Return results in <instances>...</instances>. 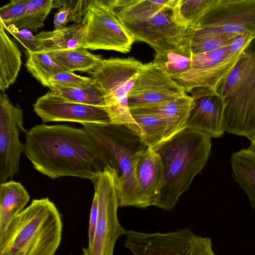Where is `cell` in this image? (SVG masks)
<instances>
[{
	"instance_id": "11",
	"label": "cell",
	"mask_w": 255,
	"mask_h": 255,
	"mask_svg": "<svg viewBox=\"0 0 255 255\" xmlns=\"http://www.w3.org/2000/svg\"><path fill=\"white\" fill-rule=\"evenodd\" d=\"M255 36V0H213L190 29Z\"/></svg>"
},
{
	"instance_id": "27",
	"label": "cell",
	"mask_w": 255,
	"mask_h": 255,
	"mask_svg": "<svg viewBox=\"0 0 255 255\" xmlns=\"http://www.w3.org/2000/svg\"><path fill=\"white\" fill-rule=\"evenodd\" d=\"M25 66L31 75L44 86L54 75L67 71L48 53L45 51H27Z\"/></svg>"
},
{
	"instance_id": "31",
	"label": "cell",
	"mask_w": 255,
	"mask_h": 255,
	"mask_svg": "<svg viewBox=\"0 0 255 255\" xmlns=\"http://www.w3.org/2000/svg\"><path fill=\"white\" fill-rule=\"evenodd\" d=\"M213 0H176L173 12L177 22L191 28L211 5Z\"/></svg>"
},
{
	"instance_id": "12",
	"label": "cell",
	"mask_w": 255,
	"mask_h": 255,
	"mask_svg": "<svg viewBox=\"0 0 255 255\" xmlns=\"http://www.w3.org/2000/svg\"><path fill=\"white\" fill-rule=\"evenodd\" d=\"M243 51L234 52L229 46L192 55L189 70L172 79L186 93L196 88L215 89L235 66Z\"/></svg>"
},
{
	"instance_id": "29",
	"label": "cell",
	"mask_w": 255,
	"mask_h": 255,
	"mask_svg": "<svg viewBox=\"0 0 255 255\" xmlns=\"http://www.w3.org/2000/svg\"><path fill=\"white\" fill-rule=\"evenodd\" d=\"M192 56L190 51L178 49L160 50L156 52L153 62L172 78L189 70Z\"/></svg>"
},
{
	"instance_id": "34",
	"label": "cell",
	"mask_w": 255,
	"mask_h": 255,
	"mask_svg": "<svg viewBox=\"0 0 255 255\" xmlns=\"http://www.w3.org/2000/svg\"><path fill=\"white\" fill-rule=\"evenodd\" d=\"M28 0H11L0 8V24L7 26L24 12Z\"/></svg>"
},
{
	"instance_id": "3",
	"label": "cell",
	"mask_w": 255,
	"mask_h": 255,
	"mask_svg": "<svg viewBox=\"0 0 255 255\" xmlns=\"http://www.w3.org/2000/svg\"><path fill=\"white\" fill-rule=\"evenodd\" d=\"M82 126L96 143L104 167L116 172L119 206L137 208L136 166L148 148L142 138L125 125L85 123Z\"/></svg>"
},
{
	"instance_id": "6",
	"label": "cell",
	"mask_w": 255,
	"mask_h": 255,
	"mask_svg": "<svg viewBox=\"0 0 255 255\" xmlns=\"http://www.w3.org/2000/svg\"><path fill=\"white\" fill-rule=\"evenodd\" d=\"M142 64L132 57L103 59L90 74L104 95L110 123L125 125L141 137L143 132L130 113L128 97Z\"/></svg>"
},
{
	"instance_id": "28",
	"label": "cell",
	"mask_w": 255,
	"mask_h": 255,
	"mask_svg": "<svg viewBox=\"0 0 255 255\" xmlns=\"http://www.w3.org/2000/svg\"><path fill=\"white\" fill-rule=\"evenodd\" d=\"M54 0H28L24 12L12 24L19 29L36 32L44 26V20L54 7Z\"/></svg>"
},
{
	"instance_id": "7",
	"label": "cell",
	"mask_w": 255,
	"mask_h": 255,
	"mask_svg": "<svg viewBox=\"0 0 255 255\" xmlns=\"http://www.w3.org/2000/svg\"><path fill=\"white\" fill-rule=\"evenodd\" d=\"M98 199V217L94 240L82 255H114L118 239L125 235L119 222L118 190L115 171L106 167L92 181Z\"/></svg>"
},
{
	"instance_id": "13",
	"label": "cell",
	"mask_w": 255,
	"mask_h": 255,
	"mask_svg": "<svg viewBox=\"0 0 255 255\" xmlns=\"http://www.w3.org/2000/svg\"><path fill=\"white\" fill-rule=\"evenodd\" d=\"M22 110L14 106L4 93L0 94V184L19 171L24 145L20 135L27 130L23 126Z\"/></svg>"
},
{
	"instance_id": "23",
	"label": "cell",
	"mask_w": 255,
	"mask_h": 255,
	"mask_svg": "<svg viewBox=\"0 0 255 255\" xmlns=\"http://www.w3.org/2000/svg\"><path fill=\"white\" fill-rule=\"evenodd\" d=\"M0 27V89L1 93L16 80L21 65V53L16 44Z\"/></svg>"
},
{
	"instance_id": "8",
	"label": "cell",
	"mask_w": 255,
	"mask_h": 255,
	"mask_svg": "<svg viewBox=\"0 0 255 255\" xmlns=\"http://www.w3.org/2000/svg\"><path fill=\"white\" fill-rule=\"evenodd\" d=\"M125 246L132 255H216L210 238L186 228L167 233L126 230Z\"/></svg>"
},
{
	"instance_id": "15",
	"label": "cell",
	"mask_w": 255,
	"mask_h": 255,
	"mask_svg": "<svg viewBox=\"0 0 255 255\" xmlns=\"http://www.w3.org/2000/svg\"><path fill=\"white\" fill-rule=\"evenodd\" d=\"M33 111L43 123L68 122L109 124V115L105 107L69 101L50 90L37 99Z\"/></svg>"
},
{
	"instance_id": "2",
	"label": "cell",
	"mask_w": 255,
	"mask_h": 255,
	"mask_svg": "<svg viewBox=\"0 0 255 255\" xmlns=\"http://www.w3.org/2000/svg\"><path fill=\"white\" fill-rule=\"evenodd\" d=\"M211 138L204 132L185 128L153 149L160 156L164 167L156 207L171 211L188 190L210 158Z\"/></svg>"
},
{
	"instance_id": "1",
	"label": "cell",
	"mask_w": 255,
	"mask_h": 255,
	"mask_svg": "<svg viewBox=\"0 0 255 255\" xmlns=\"http://www.w3.org/2000/svg\"><path fill=\"white\" fill-rule=\"evenodd\" d=\"M25 133L24 153L36 170L50 178L92 181L105 168L96 143L83 127L42 124Z\"/></svg>"
},
{
	"instance_id": "33",
	"label": "cell",
	"mask_w": 255,
	"mask_h": 255,
	"mask_svg": "<svg viewBox=\"0 0 255 255\" xmlns=\"http://www.w3.org/2000/svg\"><path fill=\"white\" fill-rule=\"evenodd\" d=\"M2 26L23 45L26 51L32 52L41 51L39 40L30 30L27 29H19L12 24L7 26Z\"/></svg>"
},
{
	"instance_id": "20",
	"label": "cell",
	"mask_w": 255,
	"mask_h": 255,
	"mask_svg": "<svg viewBox=\"0 0 255 255\" xmlns=\"http://www.w3.org/2000/svg\"><path fill=\"white\" fill-rule=\"evenodd\" d=\"M107 1L122 21H132L147 18L171 8L176 0H112Z\"/></svg>"
},
{
	"instance_id": "25",
	"label": "cell",
	"mask_w": 255,
	"mask_h": 255,
	"mask_svg": "<svg viewBox=\"0 0 255 255\" xmlns=\"http://www.w3.org/2000/svg\"><path fill=\"white\" fill-rule=\"evenodd\" d=\"M241 35L210 29H187V36L192 55L201 54L230 46Z\"/></svg>"
},
{
	"instance_id": "30",
	"label": "cell",
	"mask_w": 255,
	"mask_h": 255,
	"mask_svg": "<svg viewBox=\"0 0 255 255\" xmlns=\"http://www.w3.org/2000/svg\"><path fill=\"white\" fill-rule=\"evenodd\" d=\"M49 89L55 94L73 102L105 108L106 106L104 95L94 83L86 87L55 85Z\"/></svg>"
},
{
	"instance_id": "21",
	"label": "cell",
	"mask_w": 255,
	"mask_h": 255,
	"mask_svg": "<svg viewBox=\"0 0 255 255\" xmlns=\"http://www.w3.org/2000/svg\"><path fill=\"white\" fill-rule=\"evenodd\" d=\"M85 26L74 23L61 29L42 31L35 35L41 51L47 52L75 49L83 47Z\"/></svg>"
},
{
	"instance_id": "18",
	"label": "cell",
	"mask_w": 255,
	"mask_h": 255,
	"mask_svg": "<svg viewBox=\"0 0 255 255\" xmlns=\"http://www.w3.org/2000/svg\"><path fill=\"white\" fill-rule=\"evenodd\" d=\"M29 199L28 192L21 183L10 180L0 184V240Z\"/></svg>"
},
{
	"instance_id": "32",
	"label": "cell",
	"mask_w": 255,
	"mask_h": 255,
	"mask_svg": "<svg viewBox=\"0 0 255 255\" xmlns=\"http://www.w3.org/2000/svg\"><path fill=\"white\" fill-rule=\"evenodd\" d=\"M94 83L91 77H84L69 71L58 73L51 76L44 86L50 88L55 85L67 87H86Z\"/></svg>"
},
{
	"instance_id": "19",
	"label": "cell",
	"mask_w": 255,
	"mask_h": 255,
	"mask_svg": "<svg viewBox=\"0 0 255 255\" xmlns=\"http://www.w3.org/2000/svg\"><path fill=\"white\" fill-rule=\"evenodd\" d=\"M193 105L194 101L192 97L186 93L170 101L151 107L135 109L155 112L165 119L167 124L164 139L165 141L186 128V121Z\"/></svg>"
},
{
	"instance_id": "4",
	"label": "cell",
	"mask_w": 255,
	"mask_h": 255,
	"mask_svg": "<svg viewBox=\"0 0 255 255\" xmlns=\"http://www.w3.org/2000/svg\"><path fill=\"white\" fill-rule=\"evenodd\" d=\"M58 209L48 198L33 199L0 240V255H54L62 239Z\"/></svg>"
},
{
	"instance_id": "35",
	"label": "cell",
	"mask_w": 255,
	"mask_h": 255,
	"mask_svg": "<svg viewBox=\"0 0 255 255\" xmlns=\"http://www.w3.org/2000/svg\"><path fill=\"white\" fill-rule=\"evenodd\" d=\"M98 199L96 195L94 194L90 214L88 245L91 244L94 240L98 217Z\"/></svg>"
},
{
	"instance_id": "10",
	"label": "cell",
	"mask_w": 255,
	"mask_h": 255,
	"mask_svg": "<svg viewBox=\"0 0 255 255\" xmlns=\"http://www.w3.org/2000/svg\"><path fill=\"white\" fill-rule=\"evenodd\" d=\"M173 7L142 20L123 22L134 40L147 43L156 52L174 49L191 52L187 29L177 22Z\"/></svg>"
},
{
	"instance_id": "14",
	"label": "cell",
	"mask_w": 255,
	"mask_h": 255,
	"mask_svg": "<svg viewBox=\"0 0 255 255\" xmlns=\"http://www.w3.org/2000/svg\"><path fill=\"white\" fill-rule=\"evenodd\" d=\"M186 94L182 87L153 62L142 64L128 94L129 109L148 107Z\"/></svg>"
},
{
	"instance_id": "22",
	"label": "cell",
	"mask_w": 255,
	"mask_h": 255,
	"mask_svg": "<svg viewBox=\"0 0 255 255\" xmlns=\"http://www.w3.org/2000/svg\"><path fill=\"white\" fill-rule=\"evenodd\" d=\"M230 162L235 181L255 209V152L249 147L243 148L232 154Z\"/></svg>"
},
{
	"instance_id": "24",
	"label": "cell",
	"mask_w": 255,
	"mask_h": 255,
	"mask_svg": "<svg viewBox=\"0 0 255 255\" xmlns=\"http://www.w3.org/2000/svg\"><path fill=\"white\" fill-rule=\"evenodd\" d=\"M130 112L142 129L141 138L147 147L154 149L164 141L167 124L162 116L142 109H132Z\"/></svg>"
},
{
	"instance_id": "5",
	"label": "cell",
	"mask_w": 255,
	"mask_h": 255,
	"mask_svg": "<svg viewBox=\"0 0 255 255\" xmlns=\"http://www.w3.org/2000/svg\"><path fill=\"white\" fill-rule=\"evenodd\" d=\"M215 90L224 104L225 132L250 140L255 135V36Z\"/></svg>"
},
{
	"instance_id": "16",
	"label": "cell",
	"mask_w": 255,
	"mask_h": 255,
	"mask_svg": "<svg viewBox=\"0 0 255 255\" xmlns=\"http://www.w3.org/2000/svg\"><path fill=\"white\" fill-rule=\"evenodd\" d=\"M189 93L194 101L186 128L204 132L219 138L225 133L223 128L224 104L215 89L196 88Z\"/></svg>"
},
{
	"instance_id": "36",
	"label": "cell",
	"mask_w": 255,
	"mask_h": 255,
	"mask_svg": "<svg viewBox=\"0 0 255 255\" xmlns=\"http://www.w3.org/2000/svg\"><path fill=\"white\" fill-rule=\"evenodd\" d=\"M250 140L251 144L249 148L255 152V135Z\"/></svg>"
},
{
	"instance_id": "17",
	"label": "cell",
	"mask_w": 255,
	"mask_h": 255,
	"mask_svg": "<svg viewBox=\"0 0 255 255\" xmlns=\"http://www.w3.org/2000/svg\"><path fill=\"white\" fill-rule=\"evenodd\" d=\"M138 185L137 208L155 206L161 188L164 167L159 154L147 148L141 155L136 166Z\"/></svg>"
},
{
	"instance_id": "26",
	"label": "cell",
	"mask_w": 255,
	"mask_h": 255,
	"mask_svg": "<svg viewBox=\"0 0 255 255\" xmlns=\"http://www.w3.org/2000/svg\"><path fill=\"white\" fill-rule=\"evenodd\" d=\"M53 58L67 71H79L89 74L101 63L103 59L84 47L75 49L48 52Z\"/></svg>"
},
{
	"instance_id": "9",
	"label": "cell",
	"mask_w": 255,
	"mask_h": 255,
	"mask_svg": "<svg viewBox=\"0 0 255 255\" xmlns=\"http://www.w3.org/2000/svg\"><path fill=\"white\" fill-rule=\"evenodd\" d=\"M82 23L85 26L82 47L124 53L130 50L134 40L107 0H88Z\"/></svg>"
}]
</instances>
